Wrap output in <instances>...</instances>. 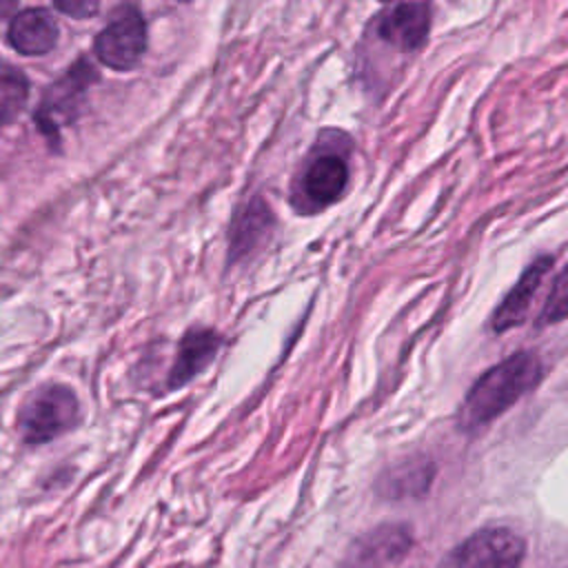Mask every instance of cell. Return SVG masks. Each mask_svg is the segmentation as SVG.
<instances>
[{"mask_svg":"<svg viewBox=\"0 0 568 568\" xmlns=\"http://www.w3.org/2000/svg\"><path fill=\"white\" fill-rule=\"evenodd\" d=\"M541 377V362L537 355L521 351L497 366L488 368L468 390L459 422L464 428H479L506 413L528 390L537 386Z\"/></svg>","mask_w":568,"mask_h":568,"instance_id":"obj_1","label":"cell"},{"mask_svg":"<svg viewBox=\"0 0 568 568\" xmlns=\"http://www.w3.org/2000/svg\"><path fill=\"white\" fill-rule=\"evenodd\" d=\"M78 419L80 404L75 393L62 384H47L24 402L18 417V428L27 444L38 446L71 430Z\"/></svg>","mask_w":568,"mask_h":568,"instance_id":"obj_2","label":"cell"},{"mask_svg":"<svg viewBox=\"0 0 568 568\" xmlns=\"http://www.w3.org/2000/svg\"><path fill=\"white\" fill-rule=\"evenodd\" d=\"M526 541L510 528H484L455 546L439 568H519Z\"/></svg>","mask_w":568,"mask_h":568,"instance_id":"obj_3","label":"cell"},{"mask_svg":"<svg viewBox=\"0 0 568 568\" xmlns=\"http://www.w3.org/2000/svg\"><path fill=\"white\" fill-rule=\"evenodd\" d=\"M146 49V29L138 11L124 7L95 38V55L111 69H131Z\"/></svg>","mask_w":568,"mask_h":568,"instance_id":"obj_4","label":"cell"},{"mask_svg":"<svg viewBox=\"0 0 568 568\" xmlns=\"http://www.w3.org/2000/svg\"><path fill=\"white\" fill-rule=\"evenodd\" d=\"M95 78L98 75L93 67L82 58V60H75V64L67 71L64 78H60L55 84L49 87L40 109L36 111V122L47 135L55 138L58 126L73 118L78 109V98Z\"/></svg>","mask_w":568,"mask_h":568,"instance_id":"obj_5","label":"cell"},{"mask_svg":"<svg viewBox=\"0 0 568 568\" xmlns=\"http://www.w3.org/2000/svg\"><path fill=\"white\" fill-rule=\"evenodd\" d=\"M410 548L406 526L384 524L362 535L346 555V568H386L399 561Z\"/></svg>","mask_w":568,"mask_h":568,"instance_id":"obj_6","label":"cell"},{"mask_svg":"<svg viewBox=\"0 0 568 568\" xmlns=\"http://www.w3.org/2000/svg\"><path fill=\"white\" fill-rule=\"evenodd\" d=\"M430 27V11L424 2H402L379 20V36L399 51H415L424 44Z\"/></svg>","mask_w":568,"mask_h":568,"instance_id":"obj_7","label":"cell"},{"mask_svg":"<svg viewBox=\"0 0 568 568\" xmlns=\"http://www.w3.org/2000/svg\"><path fill=\"white\" fill-rule=\"evenodd\" d=\"M552 266V260L550 257H539L535 260L524 273L521 277L517 280V284L510 288V293L501 300V304L495 308L493 313V320H490V326L493 331L497 333H504L517 324H521L528 315V308H530V302L537 293V288L541 286L544 282V275L548 273V268Z\"/></svg>","mask_w":568,"mask_h":568,"instance_id":"obj_8","label":"cell"},{"mask_svg":"<svg viewBox=\"0 0 568 568\" xmlns=\"http://www.w3.org/2000/svg\"><path fill=\"white\" fill-rule=\"evenodd\" d=\"M222 339L215 331L211 328H193L189 331L178 348L175 362L171 366L166 386L171 390L184 386L186 382H191L217 353Z\"/></svg>","mask_w":568,"mask_h":568,"instance_id":"obj_9","label":"cell"},{"mask_svg":"<svg viewBox=\"0 0 568 568\" xmlns=\"http://www.w3.org/2000/svg\"><path fill=\"white\" fill-rule=\"evenodd\" d=\"M58 27L44 9H24L13 16L9 27V42L22 55H42L53 49Z\"/></svg>","mask_w":568,"mask_h":568,"instance_id":"obj_10","label":"cell"},{"mask_svg":"<svg viewBox=\"0 0 568 568\" xmlns=\"http://www.w3.org/2000/svg\"><path fill=\"white\" fill-rule=\"evenodd\" d=\"M348 171L342 158L322 155L304 173V191L317 204H331L337 200L346 186Z\"/></svg>","mask_w":568,"mask_h":568,"instance_id":"obj_11","label":"cell"},{"mask_svg":"<svg viewBox=\"0 0 568 568\" xmlns=\"http://www.w3.org/2000/svg\"><path fill=\"white\" fill-rule=\"evenodd\" d=\"M29 98V82L27 78L9 67L0 64V122H13Z\"/></svg>","mask_w":568,"mask_h":568,"instance_id":"obj_12","label":"cell"},{"mask_svg":"<svg viewBox=\"0 0 568 568\" xmlns=\"http://www.w3.org/2000/svg\"><path fill=\"white\" fill-rule=\"evenodd\" d=\"M426 468L428 464H406L397 470H390L382 479V490L393 499H399L404 495H419L430 484V473Z\"/></svg>","mask_w":568,"mask_h":568,"instance_id":"obj_13","label":"cell"},{"mask_svg":"<svg viewBox=\"0 0 568 568\" xmlns=\"http://www.w3.org/2000/svg\"><path fill=\"white\" fill-rule=\"evenodd\" d=\"M568 317V264L561 268V273L555 277L550 293L544 302L539 324H557Z\"/></svg>","mask_w":568,"mask_h":568,"instance_id":"obj_14","label":"cell"},{"mask_svg":"<svg viewBox=\"0 0 568 568\" xmlns=\"http://www.w3.org/2000/svg\"><path fill=\"white\" fill-rule=\"evenodd\" d=\"M53 4L71 16V18H91L93 13H98V7H100V0H53Z\"/></svg>","mask_w":568,"mask_h":568,"instance_id":"obj_15","label":"cell"},{"mask_svg":"<svg viewBox=\"0 0 568 568\" xmlns=\"http://www.w3.org/2000/svg\"><path fill=\"white\" fill-rule=\"evenodd\" d=\"M16 4H18V0H0V20L9 18L16 9Z\"/></svg>","mask_w":568,"mask_h":568,"instance_id":"obj_16","label":"cell"},{"mask_svg":"<svg viewBox=\"0 0 568 568\" xmlns=\"http://www.w3.org/2000/svg\"><path fill=\"white\" fill-rule=\"evenodd\" d=\"M182 2H186V0H182Z\"/></svg>","mask_w":568,"mask_h":568,"instance_id":"obj_17","label":"cell"}]
</instances>
